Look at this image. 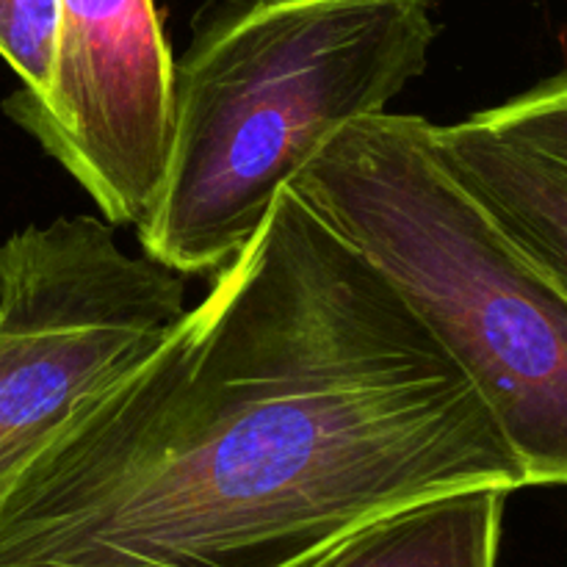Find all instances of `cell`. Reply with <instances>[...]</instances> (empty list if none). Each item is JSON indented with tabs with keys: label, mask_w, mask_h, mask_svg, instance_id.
<instances>
[{
	"label": "cell",
	"mask_w": 567,
	"mask_h": 567,
	"mask_svg": "<svg viewBox=\"0 0 567 567\" xmlns=\"http://www.w3.org/2000/svg\"><path fill=\"white\" fill-rule=\"evenodd\" d=\"M432 144L526 258L567 293V172L476 116L432 125Z\"/></svg>",
	"instance_id": "cell-6"
},
{
	"label": "cell",
	"mask_w": 567,
	"mask_h": 567,
	"mask_svg": "<svg viewBox=\"0 0 567 567\" xmlns=\"http://www.w3.org/2000/svg\"><path fill=\"white\" fill-rule=\"evenodd\" d=\"M9 482H11L9 471H6V468H3V463H0V493H3L6 487H9Z\"/></svg>",
	"instance_id": "cell-10"
},
{
	"label": "cell",
	"mask_w": 567,
	"mask_h": 567,
	"mask_svg": "<svg viewBox=\"0 0 567 567\" xmlns=\"http://www.w3.org/2000/svg\"><path fill=\"white\" fill-rule=\"evenodd\" d=\"M59 0H0V59L17 72L20 89L48 86Z\"/></svg>",
	"instance_id": "cell-9"
},
{
	"label": "cell",
	"mask_w": 567,
	"mask_h": 567,
	"mask_svg": "<svg viewBox=\"0 0 567 567\" xmlns=\"http://www.w3.org/2000/svg\"><path fill=\"white\" fill-rule=\"evenodd\" d=\"M183 275L114 225L59 216L0 244V463L17 471L186 316Z\"/></svg>",
	"instance_id": "cell-4"
},
{
	"label": "cell",
	"mask_w": 567,
	"mask_h": 567,
	"mask_svg": "<svg viewBox=\"0 0 567 567\" xmlns=\"http://www.w3.org/2000/svg\"><path fill=\"white\" fill-rule=\"evenodd\" d=\"M474 116L507 142L567 172V70Z\"/></svg>",
	"instance_id": "cell-8"
},
{
	"label": "cell",
	"mask_w": 567,
	"mask_h": 567,
	"mask_svg": "<svg viewBox=\"0 0 567 567\" xmlns=\"http://www.w3.org/2000/svg\"><path fill=\"white\" fill-rule=\"evenodd\" d=\"M288 186L474 382L526 487H567V293L443 164L432 122L360 116Z\"/></svg>",
	"instance_id": "cell-3"
},
{
	"label": "cell",
	"mask_w": 567,
	"mask_h": 567,
	"mask_svg": "<svg viewBox=\"0 0 567 567\" xmlns=\"http://www.w3.org/2000/svg\"><path fill=\"white\" fill-rule=\"evenodd\" d=\"M435 0H208L175 61L164 188L142 249L219 275L305 161L426 70Z\"/></svg>",
	"instance_id": "cell-2"
},
{
	"label": "cell",
	"mask_w": 567,
	"mask_h": 567,
	"mask_svg": "<svg viewBox=\"0 0 567 567\" xmlns=\"http://www.w3.org/2000/svg\"><path fill=\"white\" fill-rule=\"evenodd\" d=\"M509 491L443 493L360 526L302 567H498Z\"/></svg>",
	"instance_id": "cell-7"
},
{
	"label": "cell",
	"mask_w": 567,
	"mask_h": 567,
	"mask_svg": "<svg viewBox=\"0 0 567 567\" xmlns=\"http://www.w3.org/2000/svg\"><path fill=\"white\" fill-rule=\"evenodd\" d=\"M3 111L97 203L138 230L172 155L175 59L155 0H59L53 64L39 94Z\"/></svg>",
	"instance_id": "cell-5"
},
{
	"label": "cell",
	"mask_w": 567,
	"mask_h": 567,
	"mask_svg": "<svg viewBox=\"0 0 567 567\" xmlns=\"http://www.w3.org/2000/svg\"><path fill=\"white\" fill-rule=\"evenodd\" d=\"M468 487H526L474 382L286 186L172 336L17 471L0 567H302Z\"/></svg>",
	"instance_id": "cell-1"
}]
</instances>
